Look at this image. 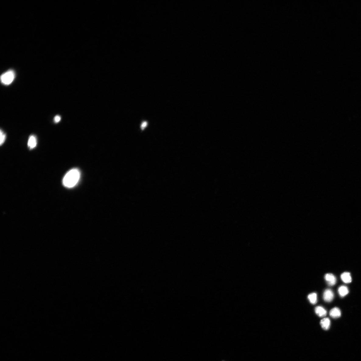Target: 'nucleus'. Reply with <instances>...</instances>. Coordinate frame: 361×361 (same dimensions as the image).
I'll list each match as a JSON object with an SVG mask.
<instances>
[{
    "label": "nucleus",
    "mask_w": 361,
    "mask_h": 361,
    "mask_svg": "<svg viewBox=\"0 0 361 361\" xmlns=\"http://www.w3.org/2000/svg\"><path fill=\"white\" fill-rule=\"evenodd\" d=\"M80 173L77 169H73L68 172L63 180V185L68 188H72L75 186L80 179Z\"/></svg>",
    "instance_id": "nucleus-1"
},
{
    "label": "nucleus",
    "mask_w": 361,
    "mask_h": 361,
    "mask_svg": "<svg viewBox=\"0 0 361 361\" xmlns=\"http://www.w3.org/2000/svg\"><path fill=\"white\" fill-rule=\"evenodd\" d=\"M15 74L14 71L9 70L3 73L1 77V82L3 84L8 86L11 84L15 79Z\"/></svg>",
    "instance_id": "nucleus-2"
},
{
    "label": "nucleus",
    "mask_w": 361,
    "mask_h": 361,
    "mask_svg": "<svg viewBox=\"0 0 361 361\" xmlns=\"http://www.w3.org/2000/svg\"><path fill=\"white\" fill-rule=\"evenodd\" d=\"M334 298V294L331 289H325L323 295L324 300L326 302H330L333 300Z\"/></svg>",
    "instance_id": "nucleus-3"
},
{
    "label": "nucleus",
    "mask_w": 361,
    "mask_h": 361,
    "mask_svg": "<svg viewBox=\"0 0 361 361\" xmlns=\"http://www.w3.org/2000/svg\"><path fill=\"white\" fill-rule=\"evenodd\" d=\"M324 279L329 286H333L336 283V278L335 276L332 274H326L324 276Z\"/></svg>",
    "instance_id": "nucleus-4"
},
{
    "label": "nucleus",
    "mask_w": 361,
    "mask_h": 361,
    "mask_svg": "<svg viewBox=\"0 0 361 361\" xmlns=\"http://www.w3.org/2000/svg\"><path fill=\"white\" fill-rule=\"evenodd\" d=\"M330 315L332 318H338L341 316V312L338 308H334L330 310Z\"/></svg>",
    "instance_id": "nucleus-5"
},
{
    "label": "nucleus",
    "mask_w": 361,
    "mask_h": 361,
    "mask_svg": "<svg viewBox=\"0 0 361 361\" xmlns=\"http://www.w3.org/2000/svg\"><path fill=\"white\" fill-rule=\"evenodd\" d=\"M315 311L316 314L320 317H323L327 315L326 310L321 306H318L316 307Z\"/></svg>",
    "instance_id": "nucleus-6"
},
{
    "label": "nucleus",
    "mask_w": 361,
    "mask_h": 361,
    "mask_svg": "<svg viewBox=\"0 0 361 361\" xmlns=\"http://www.w3.org/2000/svg\"><path fill=\"white\" fill-rule=\"evenodd\" d=\"M37 145V139L35 135L30 136L28 142V147L30 149H32L36 147Z\"/></svg>",
    "instance_id": "nucleus-7"
},
{
    "label": "nucleus",
    "mask_w": 361,
    "mask_h": 361,
    "mask_svg": "<svg viewBox=\"0 0 361 361\" xmlns=\"http://www.w3.org/2000/svg\"><path fill=\"white\" fill-rule=\"evenodd\" d=\"M320 324L323 329L325 330H328L330 326V320L328 318H323L321 320Z\"/></svg>",
    "instance_id": "nucleus-8"
},
{
    "label": "nucleus",
    "mask_w": 361,
    "mask_h": 361,
    "mask_svg": "<svg viewBox=\"0 0 361 361\" xmlns=\"http://www.w3.org/2000/svg\"><path fill=\"white\" fill-rule=\"evenodd\" d=\"M341 278L343 282L345 283H349L352 281V278L349 272H343L341 275Z\"/></svg>",
    "instance_id": "nucleus-9"
},
{
    "label": "nucleus",
    "mask_w": 361,
    "mask_h": 361,
    "mask_svg": "<svg viewBox=\"0 0 361 361\" xmlns=\"http://www.w3.org/2000/svg\"><path fill=\"white\" fill-rule=\"evenodd\" d=\"M338 292L339 295L343 297L348 294L349 289L345 286H341L338 289Z\"/></svg>",
    "instance_id": "nucleus-10"
},
{
    "label": "nucleus",
    "mask_w": 361,
    "mask_h": 361,
    "mask_svg": "<svg viewBox=\"0 0 361 361\" xmlns=\"http://www.w3.org/2000/svg\"><path fill=\"white\" fill-rule=\"evenodd\" d=\"M308 298L310 302L314 305L317 302V295L316 293H313L308 295Z\"/></svg>",
    "instance_id": "nucleus-11"
},
{
    "label": "nucleus",
    "mask_w": 361,
    "mask_h": 361,
    "mask_svg": "<svg viewBox=\"0 0 361 361\" xmlns=\"http://www.w3.org/2000/svg\"><path fill=\"white\" fill-rule=\"evenodd\" d=\"M1 141H0V144L2 145L4 143L6 139V135L4 132L1 130Z\"/></svg>",
    "instance_id": "nucleus-12"
},
{
    "label": "nucleus",
    "mask_w": 361,
    "mask_h": 361,
    "mask_svg": "<svg viewBox=\"0 0 361 361\" xmlns=\"http://www.w3.org/2000/svg\"><path fill=\"white\" fill-rule=\"evenodd\" d=\"M61 120V117L60 115H56L54 118V121L55 123H58Z\"/></svg>",
    "instance_id": "nucleus-13"
},
{
    "label": "nucleus",
    "mask_w": 361,
    "mask_h": 361,
    "mask_svg": "<svg viewBox=\"0 0 361 361\" xmlns=\"http://www.w3.org/2000/svg\"><path fill=\"white\" fill-rule=\"evenodd\" d=\"M147 122L146 121L143 122L141 125V128L142 130H143L147 126Z\"/></svg>",
    "instance_id": "nucleus-14"
}]
</instances>
